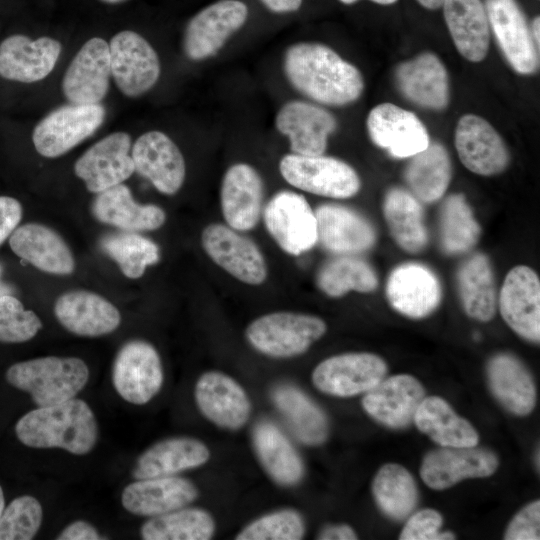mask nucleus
<instances>
[{"mask_svg":"<svg viewBox=\"0 0 540 540\" xmlns=\"http://www.w3.org/2000/svg\"><path fill=\"white\" fill-rule=\"evenodd\" d=\"M283 71L293 88L324 105L350 104L364 89L360 71L321 43L299 42L289 46L283 57Z\"/></svg>","mask_w":540,"mask_h":540,"instance_id":"f257e3e1","label":"nucleus"},{"mask_svg":"<svg viewBox=\"0 0 540 540\" xmlns=\"http://www.w3.org/2000/svg\"><path fill=\"white\" fill-rule=\"evenodd\" d=\"M15 433L28 447L61 448L85 455L96 445L99 428L90 406L74 397L29 411L16 423Z\"/></svg>","mask_w":540,"mask_h":540,"instance_id":"f03ea898","label":"nucleus"},{"mask_svg":"<svg viewBox=\"0 0 540 540\" xmlns=\"http://www.w3.org/2000/svg\"><path fill=\"white\" fill-rule=\"evenodd\" d=\"M87 364L77 357L47 356L11 365L7 382L26 393L38 407L56 405L74 398L89 380Z\"/></svg>","mask_w":540,"mask_h":540,"instance_id":"7ed1b4c3","label":"nucleus"},{"mask_svg":"<svg viewBox=\"0 0 540 540\" xmlns=\"http://www.w3.org/2000/svg\"><path fill=\"white\" fill-rule=\"evenodd\" d=\"M327 331L318 316L278 311L253 320L245 330L249 344L273 358H292L305 353Z\"/></svg>","mask_w":540,"mask_h":540,"instance_id":"20e7f679","label":"nucleus"},{"mask_svg":"<svg viewBox=\"0 0 540 540\" xmlns=\"http://www.w3.org/2000/svg\"><path fill=\"white\" fill-rule=\"evenodd\" d=\"M279 171L291 186L319 196L345 199L358 193L361 181L346 162L329 156L284 155Z\"/></svg>","mask_w":540,"mask_h":540,"instance_id":"39448f33","label":"nucleus"},{"mask_svg":"<svg viewBox=\"0 0 540 540\" xmlns=\"http://www.w3.org/2000/svg\"><path fill=\"white\" fill-rule=\"evenodd\" d=\"M105 108L99 104L70 103L58 107L37 123L32 141L36 151L47 158L59 157L102 125Z\"/></svg>","mask_w":540,"mask_h":540,"instance_id":"423d86ee","label":"nucleus"},{"mask_svg":"<svg viewBox=\"0 0 540 540\" xmlns=\"http://www.w3.org/2000/svg\"><path fill=\"white\" fill-rule=\"evenodd\" d=\"M112 382L116 392L131 404L151 401L164 382L161 358L155 347L144 340L126 342L115 357Z\"/></svg>","mask_w":540,"mask_h":540,"instance_id":"0eeeda50","label":"nucleus"},{"mask_svg":"<svg viewBox=\"0 0 540 540\" xmlns=\"http://www.w3.org/2000/svg\"><path fill=\"white\" fill-rule=\"evenodd\" d=\"M248 7L240 0H218L197 12L187 23L183 50L193 61L216 55L246 23Z\"/></svg>","mask_w":540,"mask_h":540,"instance_id":"6e6552de","label":"nucleus"},{"mask_svg":"<svg viewBox=\"0 0 540 540\" xmlns=\"http://www.w3.org/2000/svg\"><path fill=\"white\" fill-rule=\"evenodd\" d=\"M109 58L111 76L119 90L128 97L148 92L160 77L157 52L134 31L124 30L112 37Z\"/></svg>","mask_w":540,"mask_h":540,"instance_id":"1a4fd4ad","label":"nucleus"},{"mask_svg":"<svg viewBox=\"0 0 540 540\" xmlns=\"http://www.w3.org/2000/svg\"><path fill=\"white\" fill-rule=\"evenodd\" d=\"M263 219L269 234L290 255L298 256L317 243L315 212L301 194L276 193L267 203Z\"/></svg>","mask_w":540,"mask_h":540,"instance_id":"9d476101","label":"nucleus"},{"mask_svg":"<svg viewBox=\"0 0 540 540\" xmlns=\"http://www.w3.org/2000/svg\"><path fill=\"white\" fill-rule=\"evenodd\" d=\"M384 360L372 353L351 352L321 361L312 372V383L321 392L337 397L366 393L385 376Z\"/></svg>","mask_w":540,"mask_h":540,"instance_id":"9b49d317","label":"nucleus"},{"mask_svg":"<svg viewBox=\"0 0 540 540\" xmlns=\"http://www.w3.org/2000/svg\"><path fill=\"white\" fill-rule=\"evenodd\" d=\"M201 243L212 261L239 281L260 285L266 280L268 269L260 249L233 228L209 224L202 231Z\"/></svg>","mask_w":540,"mask_h":540,"instance_id":"f8f14e48","label":"nucleus"},{"mask_svg":"<svg viewBox=\"0 0 540 540\" xmlns=\"http://www.w3.org/2000/svg\"><path fill=\"white\" fill-rule=\"evenodd\" d=\"M489 26L511 67L533 74L539 67L536 45L525 14L516 0H485Z\"/></svg>","mask_w":540,"mask_h":540,"instance_id":"ddd939ff","label":"nucleus"},{"mask_svg":"<svg viewBox=\"0 0 540 540\" xmlns=\"http://www.w3.org/2000/svg\"><path fill=\"white\" fill-rule=\"evenodd\" d=\"M194 398L200 413L221 429L239 430L250 419L252 404L247 392L223 372L203 373L195 384Z\"/></svg>","mask_w":540,"mask_h":540,"instance_id":"4468645a","label":"nucleus"},{"mask_svg":"<svg viewBox=\"0 0 540 540\" xmlns=\"http://www.w3.org/2000/svg\"><path fill=\"white\" fill-rule=\"evenodd\" d=\"M131 137L114 132L88 148L74 164V172L88 191L100 193L123 183L134 172Z\"/></svg>","mask_w":540,"mask_h":540,"instance_id":"2eb2a0df","label":"nucleus"},{"mask_svg":"<svg viewBox=\"0 0 540 540\" xmlns=\"http://www.w3.org/2000/svg\"><path fill=\"white\" fill-rule=\"evenodd\" d=\"M134 169L161 193L173 195L182 187L186 164L179 147L161 131H149L134 142Z\"/></svg>","mask_w":540,"mask_h":540,"instance_id":"dca6fc26","label":"nucleus"},{"mask_svg":"<svg viewBox=\"0 0 540 540\" xmlns=\"http://www.w3.org/2000/svg\"><path fill=\"white\" fill-rule=\"evenodd\" d=\"M367 129L373 143L395 158H410L430 144L420 119L391 103L379 104L369 112Z\"/></svg>","mask_w":540,"mask_h":540,"instance_id":"f3484780","label":"nucleus"},{"mask_svg":"<svg viewBox=\"0 0 540 540\" xmlns=\"http://www.w3.org/2000/svg\"><path fill=\"white\" fill-rule=\"evenodd\" d=\"M499 308L507 325L521 337L540 339V280L536 272L525 265L512 268L503 282Z\"/></svg>","mask_w":540,"mask_h":540,"instance_id":"a211bd4d","label":"nucleus"},{"mask_svg":"<svg viewBox=\"0 0 540 540\" xmlns=\"http://www.w3.org/2000/svg\"><path fill=\"white\" fill-rule=\"evenodd\" d=\"M110 77L109 44L93 37L83 44L65 71L64 96L74 104H99L108 92Z\"/></svg>","mask_w":540,"mask_h":540,"instance_id":"6ab92c4d","label":"nucleus"},{"mask_svg":"<svg viewBox=\"0 0 540 540\" xmlns=\"http://www.w3.org/2000/svg\"><path fill=\"white\" fill-rule=\"evenodd\" d=\"M455 147L462 164L478 175L499 174L509 164V152L501 136L489 122L474 114L458 121Z\"/></svg>","mask_w":540,"mask_h":540,"instance_id":"aec40b11","label":"nucleus"},{"mask_svg":"<svg viewBox=\"0 0 540 540\" xmlns=\"http://www.w3.org/2000/svg\"><path fill=\"white\" fill-rule=\"evenodd\" d=\"M497 467V456L490 450L476 446L443 447L425 456L420 475L428 487L442 490L466 478L488 477Z\"/></svg>","mask_w":540,"mask_h":540,"instance_id":"412c9836","label":"nucleus"},{"mask_svg":"<svg viewBox=\"0 0 540 540\" xmlns=\"http://www.w3.org/2000/svg\"><path fill=\"white\" fill-rule=\"evenodd\" d=\"M275 127L290 143L292 153L322 155L337 121L324 108L305 101H289L277 112Z\"/></svg>","mask_w":540,"mask_h":540,"instance_id":"4be33fe9","label":"nucleus"},{"mask_svg":"<svg viewBox=\"0 0 540 540\" xmlns=\"http://www.w3.org/2000/svg\"><path fill=\"white\" fill-rule=\"evenodd\" d=\"M198 496V488L191 480L177 475L160 476L136 479L123 489L121 502L132 514L156 517L186 507Z\"/></svg>","mask_w":540,"mask_h":540,"instance_id":"5701e85b","label":"nucleus"},{"mask_svg":"<svg viewBox=\"0 0 540 540\" xmlns=\"http://www.w3.org/2000/svg\"><path fill=\"white\" fill-rule=\"evenodd\" d=\"M60 53L61 44L53 38L11 35L0 44V76L21 83L40 81L53 70Z\"/></svg>","mask_w":540,"mask_h":540,"instance_id":"b1692460","label":"nucleus"},{"mask_svg":"<svg viewBox=\"0 0 540 540\" xmlns=\"http://www.w3.org/2000/svg\"><path fill=\"white\" fill-rule=\"evenodd\" d=\"M54 314L65 329L84 337L109 334L121 323L120 312L110 301L87 290H71L60 295Z\"/></svg>","mask_w":540,"mask_h":540,"instance_id":"393cba45","label":"nucleus"},{"mask_svg":"<svg viewBox=\"0 0 540 540\" xmlns=\"http://www.w3.org/2000/svg\"><path fill=\"white\" fill-rule=\"evenodd\" d=\"M263 181L255 168L247 163L230 166L222 179L220 203L223 217L234 230L247 231L260 219Z\"/></svg>","mask_w":540,"mask_h":540,"instance_id":"a878e982","label":"nucleus"},{"mask_svg":"<svg viewBox=\"0 0 540 540\" xmlns=\"http://www.w3.org/2000/svg\"><path fill=\"white\" fill-rule=\"evenodd\" d=\"M386 296L399 313L414 319L431 314L441 300V286L426 266L406 263L395 268L387 281Z\"/></svg>","mask_w":540,"mask_h":540,"instance_id":"bb28decb","label":"nucleus"},{"mask_svg":"<svg viewBox=\"0 0 540 540\" xmlns=\"http://www.w3.org/2000/svg\"><path fill=\"white\" fill-rule=\"evenodd\" d=\"M424 399V388L411 375L399 374L382 379L362 399L364 410L378 422L402 428L413 421Z\"/></svg>","mask_w":540,"mask_h":540,"instance_id":"cd10ccee","label":"nucleus"},{"mask_svg":"<svg viewBox=\"0 0 540 540\" xmlns=\"http://www.w3.org/2000/svg\"><path fill=\"white\" fill-rule=\"evenodd\" d=\"M12 251L40 271L69 275L75 270L74 256L65 240L52 228L27 223L17 227L9 237Z\"/></svg>","mask_w":540,"mask_h":540,"instance_id":"c85d7f7f","label":"nucleus"},{"mask_svg":"<svg viewBox=\"0 0 540 540\" xmlns=\"http://www.w3.org/2000/svg\"><path fill=\"white\" fill-rule=\"evenodd\" d=\"M395 79L400 92L421 107L440 110L449 102L447 70L433 53H421L398 65Z\"/></svg>","mask_w":540,"mask_h":540,"instance_id":"c756f323","label":"nucleus"},{"mask_svg":"<svg viewBox=\"0 0 540 540\" xmlns=\"http://www.w3.org/2000/svg\"><path fill=\"white\" fill-rule=\"evenodd\" d=\"M317 241L329 251L349 254L370 249L376 241L373 226L356 211L324 204L315 211Z\"/></svg>","mask_w":540,"mask_h":540,"instance_id":"7c9ffc66","label":"nucleus"},{"mask_svg":"<svg viewBox=\"0 0 540 540\" xmlns=\"http://www.w3.org/2000/svg\"><path fill=\"white\" fill-rule=\"evenodd\" d=\"M211 457L208 446L187 436L166 438L146 449L132 470L135 479L173 476L206 464Z\"/></svg>","mask_w":540,"mask_h":540,"instance_id":"2f4dec72","label":"nucleus"},{"mask_svg":"<svg viewBox=\"0 0 540 540\" xmlns=\"http://www.w3.org/2000/svg\"><path fill=\"white\" fill-rule=\"evenodd\" d=\"M255 455L277 485L293 487L304 476L303 460L288 436L271 421L258 422L252 431Z\"/></svg>","mask_w":540,"mask_h":540,"instance_id":"473e14b6","label":"nucleus"},{"mask_svg":"<svg viewBox=\"0 0 540 540\" xmlns=\"http://www.w3.org/2000/svg\"><path fill=\"white\" fill-rule=\"evenodd\" d=\"M91 210L98 221L129 232L155 230L166 220L161 207L136 202L123 183L97 193Z\"/></svg>","mask_w":540,"mask_h":540,"instance_id":"72a5a7b5","label":"nucleus"},{"mask_svg":"<svg viewBox=\"0 0 540 540\" xmlns=\"http://www.w3.org/2000/svg\"><path fill=\"white\" fill-rule=\"evenodd\" d=\"M443 13L459 53L471 62L482 61L488 52L490 26L481 0H444Z\"/></svg>","mask_w":540,"mask_h":540,"instance_id":"f704fd0d","label":"nucleus"},{"mask_svg":"<svg viewBox=\"0 0 540 540\" xmlns=\"http://www.w3.org/2000/svg\"><path fill=\"white\" fill-rule=\"evenodd\" d=\"M271 399L296 438L307 446L325 442L329 425L324 411L301 389L292 384L277 385Z\"/></svg>","mask_w":540,"mask_h":540,"instance_id":"c9c22d12","label":"nucleus"},{"mask_svg":"<svg viewBox=\"0 0 540 540\" xmlns=\"http://www.w3.org/2000/svg\"><path fill=\"white\" fill-rule=\"evenodd\" d=\"M489 386L495 397L516 415L529 414L536 403V389L531 374L515 356L497 354L487 365Z\"/></svg>","mask_w":540,"mask_h":540,"instance_id":"e433bc0d","label":"nucleus"},{"mask_svg":"<svg viewBox=\"0 0 540 540\" xmlns=\"http://www.w3.org/2000/svg\"><path fill=\"white\" fill-rule=\"evenodd\" d=\"M413 421L417 428L442 447L477 446L479 436L470 422L460 417L442 398H424Z\"/></svg>","mask_w":540,"mask_h":540,"instance_id":"4c0bfd02","label":"nucleus"},{"mask_svg":"<svg viewBox=\"0 0 540 540\" xmlns=\"http://www.w3.org/2000/svg\"><path fill=\"white\" fill-rule=\"evenodd\" d=\"M383 213L395 242L406 252L418 253L428 236L419 200L402 188L390 189L384 199Z\"/></svg>","mask_w":540,"mask_h":540,"instance_id":"58836bf2","label":"nucleus"},{"mask_svg":"<svg viewBox=\"0 0 540 540\" xmlns=\"http://www.w3.org/2000/svg\"><path fill=\"white\" fill-rule=\"evenodd\" d=\"M458 290L466 314L478 321L491 320L496 311V288L488 257L477 253L469 257L457 274Z\"/></svg>","mask_w":540,"mask_h":540,"instance_id":"ea45409f","label":"nucleus"},{"mask_svg":"<svg viewBox=\"0 0 540 540\" xmlns=\"http://www.w3.org/2000/svg\"><path fill=\"white\" fill-rule=\"evenodd\" d=\"M405 170V180L410 192L422 202L440 199L451 180V161L439 143L429 144L426 149L410 157Z\"/></svg>","mask_w":540,"mask_h":540,"instance_id":"a19ab883","label":"nucleus"},{"mask_svg":"<svg viewBox=\"0 0 540 540\" xmlns=\"http://www.w3.org/2000/svg\"><path fill=\"white\" fill-rule=\"evenodd\" d=\"M215 530V520L207 510L186 506L151 517L140 534L144 540H209Z\"/></svg>","mask_w":540,"mask_h":540,"instance_id":"79ce46f5","label":"nucleus"},{"mask_svg":"<svg viewBox=\"0 0 540 540\" xmlns=\"http://www.w3.org/2000/svg\"><path fill=\"white\" fill-rule=\"evenodd\" d=\"M372 491L378 507L396 520L408 516L417 502V488L412 475L395 463L379 469L373 480Z\"/></svg>","mask_w":540,"mask_h":540,"instance_id":"37998d69","label":"nucleus"},{"mask_svg":"<svg viewBox=\"0 0 540 540\" xmlns=\"http://www.w3.org/2000/svg\"><path fill=\"white\" fill-rule=\"evenodd\" d=\"M318 288L327 296L337 298L349 291L368 293L378 286L373 268L353 256H340L325 263L316 278Z\"/></svg>","mask_w":540,"mask_h":540,"instance_id":"c03bdc74","label":"nucleus"},{"mask_svg":"<svg viewBox=\"0 0 540 540\" xmlns=\"http://www.w3.org/2000/svg\"><path fill=\"white\" fill-rule=\"evenodd\" d=\"M101 250L113 259L128 278H140L147 266L159 261L158 245L137 232L109 233L100 239Z\"/></svg>","mask_w":540,"mask_h":540,"instance_id":"a18cd8bd","label":"nucleus"},{"mask_svg":"<svg viewBox=\"0 0 540 540\" xmlns=\"http://www.w3.org/2000/svg\"><path fill=\"white\" fill-rule=\"evenodd\" d=\"M480 226L472 209L462 194H452L441 208L440 238L443 250L448 254H460L470 250L478 242Z\"/></svg>","mask_w":540,"mask_h":540,"instance_id":"49530a36","label":"nucleus"},{"mask_svg":"<svg viewBox=\"0 0 540 540\" xmlns=\"http://www.w3.org/2000/svg\"><path fill=\"white\" fill-rule=\"evenodd\" d=\"M306 532L305 520L293 508L264 514L238 532L237 540H300Z\"/></svg>","mask_w":540,"mask_h":540,"instance_id":"de8ad7c7","label":"nucleus"},{"mask_svg":"<svg viewBox=\"0 0 540 540\" xmlns=\"http://www.w3.org/2000/svg\"><path fill=\"white\" fill-rule=\"evenodd\" d=\"M42 519V506L35 497H17L0 516V540H30L39 531Z\"/></svg>","mask_w":540,"mask_h":540,"instance_id":"09e8293b","label":"nucleus"},{"mask_svg":"<svg viewBox=\"0 0 540 540\" xmlns=\"http://www.w3.org/2000/svg\"><path fill=\"white\" fill-rule=\"evenodd\" d=\"M42 327L39 317L32 310H26L16 297H0V342L29 341Z\"/></svg>","mask_w":540,"mask_h":540,"instance_id":"8fccbe9b","label":"nucleus"},{"mask_svg":"<svg viewBox=\"0 0 540 540\" xmlns=\"http://www.w3.org/2000/svg\"><path fill=\"white\" fill-rule=\"evenodd\" d=\"M441 525L442 517L438 511L423 509L408 519L399 538L401 540L454 539V534L450 532H439Z\"/></svg>","mask_w":540,"mask_h":540,"instance_id":"3c124183","label":"nucleus"},{"mask_svg":"<svg viewBox=\"0 0 540 540\" xmlns=\"http://www.w3.org/2000/svg\"><path fill=\"white\" fill-rule=\"evenodd\" d=\"M540 532V502L529 503L519 511L505 533L507 540H538Z\"/></svg>","mask_w":540,"mask_h":540,"instance_id":"603ef678","label":"nucleus"},{"mask_svg":"<svg viewBox=\"0 0 540 540\" xmlns=\"http://www.w3.org/2000/svg\"><path fill=\"white\" fill-rule=\"evenodd\" d=\"M22 219V206L18 200L0 196V245L10 237Z\"/></svg>","mask_w":540,"mask_h":540,"instance_id":"864d4df0","label":"nucleus"},{"mask_svg":"<svg viewBox=\"0 0 540 540\" xmlns=\"http://www.w3.org/2000/svg\"><path fill=\"white\" fill-rule=\"evenodd\" d=\"M58 540H99L101 539L96 528L90 523L77 520L69 524L58 535Z\"/></svg>","mask_w":540,"mask_h":540,"instance_id":"5fc2aeb1","label":"nucleus"},{"mask_svg":"<svg viewBox=\"0 0 540 540\" xmlns=\"http://www.w3.org/2000/svg\"><path fill=\"white\" fill-rule=\"evenodd\" d=\"M320 540H355L357 534L347 524H333L324 527L317 536Z\"/></svg>","mask_w":540,"mask_h":540,"instance_id":"6e6d98bb","label":"nucleus"},{"mask_svg":"<svg viewBox=\"0 0 540 540\" xmlns=\"http://www.w3.org/2000/svg\"><path fill=\"white\" fill-rule=\"evenodd\" d=\"M262 4L274 13H290L297 11L303 0H260Z\"/></svg>","mask_w":540,"mask_h":540,"instance_id":"4d7b16f0","label":"nucleus"},{"mask_svg":"<svg viewBox=\"0 0 540 540\" xmlns=\"http://www.w3.org/2000/svg\"><path fill=\"white\" fill-rule=\"evenodd\" d=\"M530 28H531L532 37H533L536 45L539 47L540 46L539 45V42H540V37H539L540 19H539V16L534 18V20L532 22V26Z\"/></svg>","mask_w":540,"mask_h":540,"instance_id":"13d9d810","label":"nucleus"},{"mask_svg":"<svg viewBox=\"0 0 540 540\" xmlns=\"http://www.w3.org/2000/svg\"><path fill=\"white\" fill-rule=\"evenodd\" d=\"M417 1L423 7L427 8V9H430V10H435V9H438V8L442 7V4H443L444 0H417Z\"/></svg>","mask_w":540,"mask_h":540,"instance_id":"bf43d9fd","label":"nucleus"},{"mask_svg":"<svg viewBox=\"0 0 540 540\" xmlns=\"http://www.w3.org/2000/svg\"><path fill=\"white\" fill-rule=\"evenodd\" d=\"M15 289L12 285L0 280V297L4 295H13Z\"/></svg>","mask_w":540,"mask_h":540,"instance_id":"052dcab7","label":"nucleus"},{"mask_svg":"<svg viewBox=\"0 0 540 540\" xmlns=\"http://www.w3.org/2000/svg\"><path fill=\"white\" fill-rule=\"evenodd\" d=\"M340 2L344 4H353L359 0H339ZM374 3L380 4V5H390L395 3L397 0H370Z\"/></svg>","mask_w":540,"mask_h":540,"instance_id":"680f3d73","label":"nucleus"},{"mask_svg":"<svg viewBox=\"0 0 540 540\" xmlns=\"http://www.w3.org/2000/svg\"><path fill=\"white\" fill-rule=\"evenodd\" d=\"M4 508H5V499H4V494H3L2 487L0 486V516H1Z\"/></svg>","mask_w":540,"mask_h":540,"instance_id":"e2e57ef3","label":"nucleus"},{"mask_svg":"<svg viewBox=\"0 0 540 540\" xmlns=\"http://www.w3.org/2000/svg\"><path fill=\"white\" fill-rule=\"evenodd\" d=\"M104 3H108V4H118V3H121V2H124V1H127V0H100Z\"/></svg>","mask_w":540,"mask_h":540,"instance_id":"0e129e2a","label":"nucleus"},{"mask_svg":"<svg viewBox=\"0 0 540 540\" xmlns=\"http://www.w3.org/2000/svg\"><path fill=\"white\" fill-rule=\"evenodd\" d=\"M2 275H3V266L0 263V280H2Z\"/></svg>","mask_w":540,"mask_h":540,"instance_id":"69168bd1","label":"nucleus"}]
</instances>
